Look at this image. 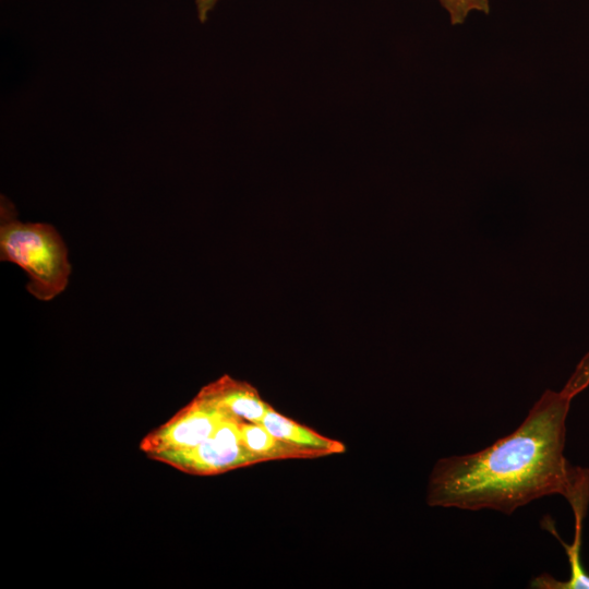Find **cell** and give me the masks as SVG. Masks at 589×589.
<instances>
[{"instance_id":"cell-2","label":"cell","mask_w":589,"mask_h":589,"mask_svg":"<svg viewBox=\"0 0 589 589\" xmlns=\"http://www.w3.org/2000/svg\"><path fill=\"white\" fill-rule=\"evenodd\" d=\"M0 260L26 272V289L38 300H52L68 286L71 265L60 233L49 224L20 221L7 199L1 200Z\"/></svg>"},{"instance_id":"cell-5","label":"cell","mask_w":589,"mask_h":589,"mask_svg":"<svg viewBox=\"0 0 589 589\" xmlns=\"http://www.w3.org/2000/svg\"><path fill=\"white\" fill-rule=\"evenodd\" d=\"M199 395L214 404L229 417L241 422L261 423L271 406L250 384L224 375L204 386Z\"/></svg>"},{"instance_id":"cell-6","label":"cell","mask_w":589,"mask_h":589,"mask_svg":"<svg viewBox=\"0 0 589 589\" xmlns=\"http://www.w3.org/2000/svg\"><path fill=\"white\" fill-rule=\"evenodd\" d=\"M261 424L276 438L303 452L308 458H316L345 452V445L323 436L274 410L266 411Z\"/></svg>"},{"instance_id":"cell-7","label":"cell","mask_w":589,"mask_h":589,"mask_svg":"<svg viewBox=\"0 0 589 589\" xmlns=\"http://www.w3.org/2000/svg\"><path fill=\"white\" fill-rule=\"evenodd\" d=\"M240 436L244 447L263 462L274 459L308 458L303 452L276 438L261 423L241 422Z\"/></svg>"},{"instance_id":"cell-9","label":"cell","mask_w":589,"mask_h":589,"mask_svg":"<svg viewBox=\"0 0 589 589\" xmlns=\"http://www.w3.org/2000/svg\"><path fill=\"white\" fill-rule=\"evenodd\" d=\"M589 385V352L577 364L574 373L563 387V392L569 397H575Z\"/></svg>"},{"instance_id":"cell-3","label":"cell","mask_w":589,"mask_h":589,"mask_svg":"<svg viewBox=\"0 0 589 589\" xmlns=\"http://www.w3.org/2000/svg\"><path fill=\"white\" fill-rule=\"evenodd\" d=\"M240 423L226 419L219 428L199 445L157 455L154 459L191 474H217L263 462L248 450L240 436Z\"/></svg>"},{"instance_id":"cell-1","label":"cell","mask_w":589,"mask_h":589,"mask_svg":"<svg viewBox=\"0 0 589 589\" xmlns=\"http://www.w3.org/2000/svg\"><path fill=\"white\" fill-rule=\"evenodd\" d=\"M572 397L546 389L510 434L486 448L437 460L429 478L426 503L505 515L548 495L570 505L575 527L589 507V469L564 454Z\"/></svg>"},{"instance_id":"cell-8","label":"cell","mask_w":589,"mask_h":589,"mask_svg":"<svg viewBox=\"0 0 589 589\" xmlns=\"http://www.w3.org/2000/svg\"><path fill=\"white\" fill-rule=\"evenodd\" d=\"M450 16L453 25L462 24L472 11L490 12L489 0H438Z\"/></svg>"},{"instance_id":"cell-4","label":"cell","mask_w":589,"mask_h":589,"mask_svg":"<svg viewBox=\"0 0 589 589\" xmlns=\"http://www.w3.org/2000/svg\"><path fill=\"white\" fill-rule=\"evenodd\" d=\"M229 417L199 394L167 422L143 437L140 448L151 458L187 449L207 440Z\"/></svg>"},{"instance_id":"cell-10","label":"cell","mask_w":589,"mask_h":589,"mask_svg":"<svg viewBox=\"0 0 589 589\" xmlns=\"http://www.w3.org/2000/svg\"><path fill=\"white\" fill-rule=\"evenodd\" d=\"M218 1L219 0H196V12L201 22H205L208 19V15Z\"/></svg>"}]
</instances>
